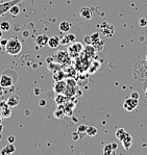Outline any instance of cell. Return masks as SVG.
<instances>
[{"label": "cell", "mask_w": 147, "mask_h": 155, "mask_svg": "<svg viewBox=\"0 0 147 155\" xmlns=\"http://www.w3.org/2000/svg\"><path fill=\"white\" fill-rule=\"evenodd\" d=\"M139 104V100L138 99H134L132 97L125 99L124 103H123V108L126 111H132Z\"/></svg>", "instance_id": "52a82bcc"}, {"label": "cell", "mask_w": 147, "mask_h": 155, "mask_svg": "<svg viewBox=\"0 0 147 155\" xmlns=\"http://www.w3.org/2000/svg\"><path fill=\"white\" fill-rule=\"evenodd\" d=\"M53 116H54V118H56V119H63L64 117L66 116L65 110H64V107H61V105H58V109L54 110Z\"/></svg>", "instance_id": "603a6c76"}, {"label": "cell", "mask_w": 147, "mask_h": 155, "mask_svg": "<svg viewBox=\"0 0 147 155\" xmlns=\"http://www.w3.org/2000/svg\"><path fill=\"white\" fill-rule=\"evenodd\" d=\"M80 17L82 19H86V20H89V19L92 18V11L89 8H84L80 9Z\"/></svg>", "instance_id": "ffe728a7"}, {"label": "cell", "mask_w": 147, "mask_h": 155, "mask_svg": "<svg viewBox=\"0 0 147 155\" xmlns=\"http://www.w3.org/2000/svg\"><path fill=\"white\" fill-rule=\"evenodd\" d=\"M3 117H2V114H0V125H2V121H3Z\"/></svg>", "instance_id": "60d3db41"}, {"label": "cell", "mask_w": 147, "mask_h": 155, "mask_svg": "<svg viewBox=\"0 0 147 155\" xmlns=\"http://www.w3.org/2000/svg\"><path fill=\"white\" fill-rule=\"evenodd\" d=\"M21 1H23V0H9V1L0 3V16H3L11 9L12 6L15 4H19Z\"/></svg>", "instance_id": "5b68a950"}, {"label": "cell", "mask_w": 147, "mask_h": 155, "mask_svg": "<svg viewBox=\"0 0 147 155\" xmlns=\"http://www.w3.org/2000/svg\"><path fill=\"white\" fill-rule=\"evenodd\" d=\"M58 28H60L61 32L67 33V32H69V30L71 29V24L68 22V21H63V22H61Z\"/></svg>", "instance_id": "44dd1931"}, {"label": "cell", "mask_w": 147, "mask_h": 155, "mask_svg": "<svg viewBox=\"0 0 147 155\" xmlns=\"http://www.w3.org/2000/svg\"><path fill=\"white\" fill-rule=\"evenodd\" d=\"M35 93H37V94H40V90H35Z\"/></svg>", "instance_id": "ee69618b"}, {"label": "cell", "mask_w": 147, "mask_h": 155, "mask_svg": "<svg viewBox=\"0 0 147 155\" xmlns=\"http://www.w3.org/2000/svg\"><path fill=\"white\" fill-rule=\"evenodd\" d=\"M85 43H86L87 45H92L91 35H87V37H85Z\"/></svg>", "instance_id": "d6a6232c"}, {"label": "cell", "mask_w": 147, "mask_h": 155, "mask_svg": "<svg viewBox=\"0 0 147 155\" xmlns=\"http://www.w3.org/2000/svg\"><path fill=\"white\" fill-rule=\"evenodd\" d=\"M6 43H8V40H3V39H0V46H1V48H5V45Z\"/></svg>", "instance_id": "e575fe53"}, {"label": "cell", "mask_w": 147, "mask_h": 155, "mask_svg": "<svg viewBox=\"0 0 147 155\" xmlns=\"http://www.w3.org/2000/svg\"><path fill=\"white\" fill-rule=\"evenodd\" d=\"M5 101H6V104H8L9 107L14 108V107H17L19 105V103H20V97H19V95L17 94H12L5 99Z\"/></svg>", "instance_id": "30bf717a"}, {"label": "cell", "mask_w": 147, "mask_h": 155, "mask_svg": "<svg viewBox=\"0 0 147 155\" xmlns=\"http://www.w3.org/2000/svg\"><path fill=\"white\" fill-rule=\"evenodd\" d=\"M74 64H75L74 67L76 68V70L80 73L86 72V71L89 70V67H90V65H91V63H90V58L85 55L84 53H82L79 56L75 58Z\"/></svg>", "instance_id": "3957f363"}, {"label": "cell", "mask_w": 147, "mask_h": 155, "mask_svg": "<svg viewBox=\"0 0 147 155\" xmlns=\"http://www.w3.org/2000/svg\"><path fill=\"white\" fill-rule=\"evenodd\" d=\"M87 128H88L87 125H84V124H82V125H79L77 127V132H79V134H80V133H86Z\"/></svg>", "instance_id": "1f68e13d"}, {"label": "cell", "mask_w": 147, "mask_h": 155, "mask_svg": "<svg viewBox=\"0 0 147 155\" xmlns=\"http://www.w3.org/2000/svg\"><path fill=\"white\" fill-rule=\"evenodd\" d=\"M3 95H4V87L2 85H0V98L3 97Z\"/></svg>", "instance_id": "74e56055"}, {"label": "cell", "mask_w": 147, "mask_h": 155, "mask_svg": "<svg viewBox=\"0 0 147 155\" xmlns=\"http://www.w3.org/2000/svg\"><path fill=\"white\" fill-rule=\"evenodd\" d=\"M48 39L46 35H39L37 38H35V44L39 47H44L48 44Z\"/></svg>", "instance_id": "4fadbf2b"}, {"label": "cell", "mask_w": 147, "mask_h": 155, "mask_svg": "<svg viewBox=\"0 0 147 155\" xmlns=\"http://www.w3.org/2000/svg\"><path fill=\"white\" fill-rule=\"evenodd\" d=\"M0 142H1V131H0Z\"/></svg>", "instance_id": "f6af8a7d"}, {"label": "cell", "mask_w": 147, "mask_h": 155, "mask_svg": "<svg viewBox=\"0 0 147 155\" xmlns=\"http://www.w3.org/2000/svg\"><path fill=\"white\" fill-rule=\"evenodd\" d=\"M97 132H98V130H97V128L94 127V126H88V128L86 130V134L89 135V137H95L97 134Z\"/></svg>", "instance_id": "4316f807"}, {"label": "cell", "mask_w": 147, "mask_h": 155, "mask_svg": "<svg viewBox=\"0 0 147 155\" xmlns=\"http://www.w3.org/2000/svg\"><path fill=\"white\" fill-rule=\"evenodd\" d=\"M75 93H76V87H73V85H67V89H66L65 95L68 98L75 96Z\"/></svg>", "instance_id": "cb8c5ba5"}, {"label": "cell", "mask_w": 147, "mask_h": 155, "mask_svg": "<svg viewBox=\"0 0 147 155\" xmlns=\"http://www.w3.org/2000/svg\"><path fill=\"white\" fill-rule=\"evenodd\" d=\"M91 40H92V45H94L95 43H97L100 40V38H99V33L98 32H94L93 35H91Z\"/></svg>", "instance_id": "4dcf8cb0"}, {"label": "cell", "mask_w": 147, "mask_h": 155, "mask_svg": "<svg viewBox=\"0 0 147 155\" xmlns=\"http://www.w3.org/2000/svg\"><path fill=\"white\" fill-rule=\"evenodd\" d=\"M112 146H113V148H114V149H115V150H117V148H118L117 144H114V143H113V144H112Z\"/></svg>", "instance_id": "b9f144b4"}, {"label": "cell", "mask_w": 147, "mask_h": 155, "mask_svg": "<svg viewBox=\"0 0 147 155\" xmlns=\"http://www.w3.org/2000/svg\"><path fill=\"white\" fill-rule=\"evenodd\" d=\"M116 153V150L114 149L112 144H108L105 145L103 148V154L104 155H112V154H115Z\"/></svg>", "instance_id": "d4e9b609"}, {"label": "cell", "mask_w": 147, "mask_h": 155, "mask_svg": "<svg viewBox=\"0 0 147 155\" xmlns=\"http://www.w3.org/2000/svg\"><path fill=\"white\" fill-rule=\"evenodd\" d=\"M130 97H132V98H134V99H140V94L138 92H132V95H130Z\"/></svg>", "instance_id": "836d02e7"}, {"label": "cell", "mask_w": 147, "mask_h": 155, "mask_svg": "<svg viewBox=\"0 0 147 155\" xmlns=\"http://www.w3.org/2000/svg\"><path fill=\"white\" fill-rule=\"evenodd\" d=\"M101 67V64L99 63V61H93V63H91V65L89 67V73L90 74H94L95 72H97V70H99Z\"/></svg>", "instance_id": "7402d4cb"}, {"label": "cell", "mask_w": 147, "mask_h": 155, "mask_svg": "<svg viewBox=\"0 0 147 155\" xmlns=\"http://www.w3.org/2000/svg\"><path fill=\"white\" fill-rule=\"evenodd\" d=\"M140 25H141V26L147 25V21L145 20V19H141V21H140Z\"/></svg>", "instance_id": "f35d334b"}, {"label": "cell", "mask_w": 147, "mask_h": 155, "mask_svg": "<svg viewBox=\"0 0 147 155\" xmlns=\"http://www.w3.org/2000/svg\"><path fill=\"white\" fill-rule=\"evenodd\" d=\"M68 99L69 98H68L65 94H58V96L55 97L54 101H55V103L58 104V105H63V104H65L66 102L68 101Z\"/></svg>", "instance_id": "d6986e66"}, {"label": "cell", "mask_w": 147, "mask_h": 155, "mask_svg": "<svg viewBox=\"0 0 147 155\" xmlns=\"http://www.w3.org/2000/svg\"><path fill=\"white\" fill-rule=\"evenodd\" d=\"M66 89H67V82H66L65 79L54 81L53 92L55 93V94H65Z\"/></svg>", "instance_id": "ba28073f"}, {"label": "cell", "mask_w": 147, "mask_h": 155, "mask_svg": "<svg viewBox=\"0 0 147 155\" xmlns=\"http://www.w3.org/2000/svg\"><path fill=\"white\" fill-rule=\"evenodd\" d=\"M8 12L11 13V15L13 17H17L19 14H20V8H19L18 4H15V5L12 6Z\"/></svg>", "instance_id": "83f0119b"}, {"label": "cell", "mask_w": 147, "mask_h": 155, "mask_svg": "<svg viewBox=\"0 0 147 155\" xmlns=\"http://www.w3.org/2000/svg\"><path fill=\"white\" fill-rule=\"evenodd\" d=\"M126 135H127V132L125 131L124 128H119V129H117V131H116V137H117L120 142H121Z\"/></svg>", "instance_id": "484cf974"}, {"label": "cell", "mask_w": 147, "mask_h": 155, "mask_svg": "<svg viewBox=\"0 0 147 155\" xmlns=\"http://www.w3.org/2000/svg\"><path fill=\"white\" fill-rule=\"evenodd\" d=\"M0 29H1L2 31H8V30L11 29V24H9V22H8V21H2V22L0 23Z\"/></svg>", "instance_id": "f1b7e54d"}, {"label": "cell", "mask_w": 147, "mask_h": 155, "mask_svg": "<svg viewBox=\"0 0 147 155\" xmlns=\"http://www.w3.org/2000/svg\"><path fill=\"white\" fill-rule=\"evenodd\" d=\"M132 142H134V140H132V137L129 134V133H127V135L124 137L122 140H121V143H122V145H123V147H124V149L125 150H129L130 149V147H132Z\"/></svg>", "instance_id": "2e32d148"}, {"label": "cell", "mask_w": 147, "mask_h": 155, "mask_svg": "<svg viewBox=\"0 0 147 155\" xmlns=\"http://www.w3.org/2000/svg\"><path fill=\"white\" fill-rule=\"evenodd\" d=\"M14 82H15V79L12 76H9L8 74L4 73L0 76V85H2L4 89H8V87H13Z\"/></svg>", "instance_id": "8992f818"}, {"label": "cell", "mask_w": 147, "mask_h": 155, "mask_svg": "<svg viewBox=\"0 0 147 155\" xmlns=\"http://www.w3.org/2000/svg\"><path fill=\"white\" fill-rule=\"evenodd\" d=\"M47 45H48V46L50 47V48H52V49L58 48V47L61 45L60 38L56 37V35H54V37L49 38V39H48V44H47Z\"/></svg>", "instance_id": "e0dca14e"}, {"label": "cell", "mask_w": 147, "mask_h": 155, "mask_svg": "<svg viewBox=\"0 0 147 155\" xmlns=\"http://www.w3.org/2000/svg\"><path fill=\"white\" fill-rule=\"evenodd\" d=\"M52 61L58 64L62 67H67L72 64V58L70 57L69 53H68L67 50H58V52L53 54L51 56Z\"/></svg>", "instance_id": "6da1fadb"}, {"label": "cell", "mask_w": 147, "mask_h": 155, "mask_svg": "<svg viewBox=\"0 0 147 155\" xmlns=\"http://www.w3.org/2000/svg\"><path fill=\"white\" fill-rule=\"evenodd\" d=\"M2 35H3V31L0 29V39H2Z\"/></svg>", "instance_id": "7bdbcfd3"}, {"label": "cell", "mask_w": 147, "mask_h": 155, "mask_svg": "<svg viewBox=\"0 0 147 155\" xmlns=\"http://www.w3.org/2000/svg\"><path fill=\"white\" fill-rule=\"evenodd\" d=\"M40 105H41V106H45V105H46V101L43 100V99L40 100Z\"/></svg>", "instance_id": "ab89813d"}, {"label": "cell", "mask_w": 147, "mask_h": 155, "mask_svg": "<svg viewBox=\"0 0 147 155\" xmlns=\"http://www.w3.org/2000/svg\"><path fill=\"white\" fill-rule=\"evenodd\" d=\"M84 48H85V47H84V45H82V43L75 41V42H73V43H71V44L68 45L67 51H68V53H69L71 58L75 59L76 57H78L80 54L82 53Z\"/></svg>", "instance_id": "277c9868"}, {"label": "cell", "mask_w": 147, "mask_h": 155, "mask_svg": "<svg viewBox=\"0 0 147 155\" xmlns=\"http://www.w3.org/2000/svg\"><path fill=\"white\" fill-rule=\"evenodd\" d=\"M4 50L9 55H18L22 50V44L17 38H12V39L8 40Z\"/></svg>", "instance_id": "7a4b0ae2"}, {"label": "cell", "mask_w": 147, "mask_h": 155, "mask_svg": "<svg viewBox=\"0 0 147 155\" xmlns=\"http://www.w3.org/2000/svg\"><path fill=\"white\" fill-rule=\"evenodd\" d=\"M76 41V37L75 35L73 33H65L62 38H60V42H61V45H64V46H68L71 43L75 42Z\"/></svg>", "instance_id": "9c48e42d"}, {"label": "cell", "mask_w": 147, "mask_h": 155, "mask_svg": "<svg viewBox=\"0 0 147 155\" xmlns=\"http://www.w3.org/2000/svg\"><path fill=\"white\" fill-rule=\"evenodd\" d=\"M0 114H2L4 119H8L13 116V110H12V107H9L8 104H6V101H4L1 105V108H0Z\"/></svg>", "instance_id": "8fae6325"}, {"label": "cell", "mask_w": 147, "mask_h": 155, "mask_svg": "<svg viewBox=\"0 0 147 155\" xmlns=\"http://www.w3.org/2000/svg\"><path fill=\"white\" fill-rule=\"evenodd\" d=\"M82 53H84L85 55L88 56L90 59H91V58H93V57L95 56L96 49H95V47H94L93 45H87V47H85V48H84V51H82Z\"/></svg>", "instance_id": "7c38bea8"}, {"label": "cell", "mask_w": 147, "mask_h": 155, "mask_svg": "<svg viewBox=\"0 0 147 155\" xmlns=\"http://www.w3.org/2000/svg\"><path fill=\"white\" fill-rule=\"evenodd\" d=\"M146 61H147V54H146Z\"/></svg>", "instance_id": "7dc6e473"}, {"label": "cell", "mask_w": 147, "mask_h": 155, "mask_svg": "<svg viewBox=\"0 0 147 155\" xmlns=\"http://www.w3.org/2000/svg\"><path fill=\"white\" fill-rule=\"evenodd\" d=\"M15 151H16V148L14 146V144L9 143V144L6 145L3 149L0 150V154L1 155H11V154L15 153Z\"/></svg>", "instance_id": "5bb4252c"}, {"label": "cell", "mask_w": 147, "mask_h": 155, "mask_svg": "<svg viewBox=\"0 0 147 155\" xmlns=\"http://www.w3.org/2000/svg\"><path fill=\"white\" fill-rule=\"evenodd\" d=\"M145 95H146V96H147V90L145 91Z\"/></svg>", "instance_id": "bcb514c9"}, {"label": "cell", "mask_w": 147, "mask_h": 155, "mask_svg": "<svg viewBox=\"0 0 147 155\" xmlns=\"http://www.w3.org/2000/svg\"><path fill=\"white\" fill-rule=\"evenodd\" d=\"M8 143H12V144H14V142H15V137L11 135V137H8Z\"/></svg>", "instance_id": "8d00e7d4"}, {"label": "cell", "mask_w": 147, "mask_h": 155, "mask_svg": "<svg viewBox=\"0 0 147 155\" xmlns=\"http://www.w3.org/2000/svg\"><path fill=\"white\" fill-rule=\"evenodd\" d=\"M65 73H66V77H72V78H75V76H76L77 74V70L75 67H72L71 65L67 66L66 67L65 70Z\"/></svg>", "instance_id": "ac0fdd59"}, {"label": "cell", "mask_w": 147, "mask_h": 155, "mask_svg": "<svg viewBox=\"0 0 147 155\" xmlns=\"http://www.w3.org/2000/svg\"><path fill=\"white\" fill-rule=\"evenodd\" d=\"M72 139L74 140H77L78 139H79V132H74V133H72Z\"/></svg>", "instance_id": "d590c367"}, {"label": "cell", "mask_w": 147, "mask_h": 155, "mask_svg": "<svg viewBox=\"0 0 147 155\" xmlns=\"http://www.w3.org/2000/svg\"><path fill=\"white\" fill-rule=\"evenodd\" d=\"M52 77H53L54 81H58V80H63L65 79L66 77V73L64 70H61V69H58V70L53 71V74H52Z\"/></svg>", "instance_id": "9a60e30c"}, {"label": "cell", "mask_w": 147, "mask_h": 155, "mask_svg": "<svg viewBox=\"0 0 147 155\" xmlns=\"http://www.w3.org/2000/svg\"><path fill=\"white\" fill-rule=\"evenodd\" d=\"M94 47H95L96 51L98 50V51H100V50L103 49V46H104V41H102V40H99L98 42L95 43V44L93 45Z\"/></svg>", "instance_id": "f546056e"}]
</instances>
